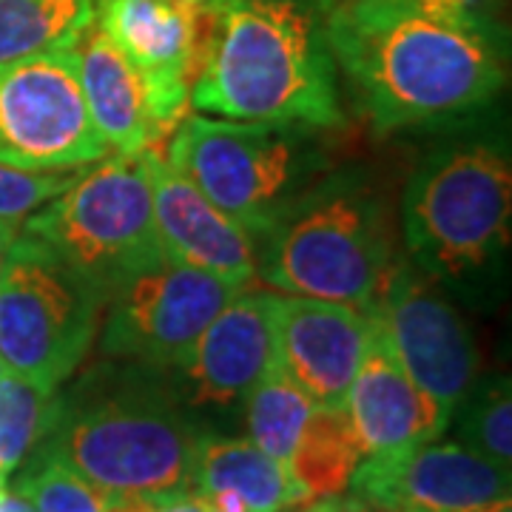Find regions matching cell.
Instances as JSON below:
<instances>
[{"mask_svg": "<svg viewBox=\"0 0 512 512\" xmlns=\"http://www.w3.org/2000/svg\"><path fill=\"white\" fill-rule=\"evenodd\" d=\"M325 40L379 134L476 111L504 86L493 37L427 0H336Z\"/></svg>", "mask_w": 512, "mask_h": 512, "instance_id": "1", "label": "cell"}, {"mask_svg": "<svg viewBox=\"0 0 512 512\" xmlns=\"http://www.w3.org/2000/svg\"><path fill=\"white\" fill-rule=\"evenodd\" d=\"M308 0H205L191 106L251 123L342 126L336 60Z\"/></svg>", "mask_w": 512, "mask_h": 512, "instance_id": "2", "label": "cell"}, {"mask_svg": "<svg viewBox=\"0 0 512 512\" xmlns=\"http://www.w3.org/2000/svg\"><path fill=\"white\" fill-rule=\"evenodd\" d=\"M202 427L154 367H100L57 390L40 453L60 458L117 501L188 493Z\"/></svg>", "mask_w": 512, "mask_h": 512, "instance_id": "3", "label": "cell"}, {"mask_svg": "<svg viewBox=\"0 0 512 512\" xmlns=\"http://www.w3.org/2000/svg\"><path fill=\"white\" fill-rule=\"evenodd\" d=\"M390 225L362 180L313 183L262 237L256 276L274 291L370 308L393 271Z\"/></svg>", "mask_w": 512, "mask_h": 512, "instance_id": "4", "label": "cell"}, {"mask_svg": "<svg viewBox=\"0 0 512 512\" xmlns=\"http://www.w3.org/2000/svg\"><path fill=\"white\" fill-rule=\"evenodd\" d=\"M316 131L322 128L191 114L168 137L165 163L262 239L325 168Z\"/></svg>", "mask_w": 512, "mask_h": 512, "instance_id": "5", "label": "cell"}, {"mask_svg": "<svg viewBox=\"0 0 512 512\" xmlns=\"http://www.w3.org/2000/svg\"><path fill=\"white\" fill-rule=\"evenodd\" d=\"M510 220L512 168L495 146L436 151L404 191V239L427 276L458 279L487 268L507 251Z\"/></svg>", "mask_w": 512, "mask_h": 512, "instance_id": "6", "label": "cell"}, {"mask_svg": "<svg viewBox=\"0 0 512 512\" xmlns=\"http://www.w3.org/2000/svg\"><path fill=\"white\" fill-rule=\"evenodd\" d=\"M160 151L109 154L66 191L23 220V231L46 242L72 268L111 293L128 276L165 262L154 222L151 157Z\"/></svg>", "mask_w": 512, "mask_h": 512, "instance_id": "7", "label": "cell"}, {"mask_svg": "<svg viewBox=\"0 0 512 512\" xmlns=\"http://www.w3.org/2000/svg\"><path fill=\"white\" fill-rule=\"evenodd\" d=\"M109 293L20 228L0 279V362L60 390L89 356Z\"/></svg>", "mask_w": 512, "mask_h": 512, "instance_id": "8", "label": "cell"}, {"mask_svg": "<svg viewBox=\"0 0 512 512\" xmlns=\"http://www.w3.org/2000/svg\"><path fill=\"white\" fill-rule=\"evenodd\" d=\"M109 154L83 97L77 49L0 66V163L74 171Z\"/></svg>", "mask_w": 512, "mask_h": 512, "instance_id": "9", "label": "cell"}, {"mask_svg": "<svg viewBox=\"0 0 512 512\" xmlns=\"http://www.w3.org/2000/svg\"><path fill=\"white\" fill-rule=\"evenodd\" d=\"M239 291L220 276L165 259L109 293L100 353L114 362L174 370Z\"/></svg>", "mask_w": 512, "mask_h": 512, "instance_id": "10", "label": "cell"}, {"mask_svg": "<svg viewBox=\"0 0 512 512\" xmlns=\"http://www.w3.org/2000/svg\"><path fill=\"white\" fill-rule=\"evenodd\" d=\"M402 367L450 416L478 382L476 336L424 271L396 262L379 299L370 305Z\"/></svg>", "mask_w": 512, "mask_h": 512, "instance_id": "11", "label": "cell"}, {"mask_svg": "<svg viewBox=\"0 0 512 512\" xmlns=\"http://www.w3.org/2000/svg\"><path fill=\"white\" fill-rule=\"evenodd\" d=\"M350 495L399 512H464L510 495V467L461 441H419L370 453L350 478Z\"/></svg>", "mask_w": 512, "mask_h": 512, "instance_id": "12", "label": "cell"}, {"mask_svg": "<svg viewBox=\"0 0 512 512\" xmlns=\"http://www.w3.org/2000/svg\"><path fill=\"white\" fill-rule=\"evenodd\" d=\"M94 26L140 69L148 111L165 143L191 106L200 6L180 0H97Z\"/></svg>", "mask_w": 512, "mask_h": 512, "instance_id": "13", "label": "cell"}, {"mask_svg": "<svg viewBox=\"0 0 512 512\" xmlns=\"http://www.w3.org/2000/svg\"><path fill=\"white\" fill-rule=\"evenodd\" d=\"M274 291H242L202 330L177 373V393L197 407H234L276 362Z\"/></svg>", "mask_w": 512, "mask_h": 512, "instance_id": "14", "label": "cell"}, {"mask_svg": "<svg viewBox=\"0 0 512 512\" xmlns=\"http://www.w3.org/2000/svg\"><path fill=\"white\" fill-rule=\"evenodd\" d=\"M370 316L362 308L288 296L276 299V367L316 407H339L365 356Z\"/></svg>", "mask_w": 512, "mask_h": 512, "instance_id": "15", "label": "cell"}, {"mask_svg": "<svg viewBox=\"0 0 512 512\" xmlns=\"http://www.w3.org/2000/svg\"><path fill=\"white\" fill-rule=\"evenodd\" d=\"M365 311L370 316L365 356L345 399L365 456L439 439L453 416L410 379L384 333L379 313L373 308Z\"/></svg>", "mask_w": 512, "mask_h": 512, "instance_id": "16", "label": "cell"}, {"mask_svg": "<svg viewBox=\"0 0 512 512\" xmlns=\"http://www.w3.org/2000/svg\"><path fill=\"white\" fill-rule=\"evenodd\" d=\"M151 197L157 234L168 259L248 288L256 276V239L239 222L222 214L160 154L151 157Z\"/></svg>", "mask_w": 512, "mask_h": 512, "instance_id": "17", "label": "cell"}, {"mask_svg": "<svg viewBox=\"0 0 512 512\" xmlns=\"http://www.w3.org/2000/svg\"><path fill=\"white\" fill-rule=\"evenodd\" d=\"M77 57L86 106L111 154L160 151L140 69L94 23L77 43Z\"/></svg>", "mask_w": 512, "mask_h": 512, "instance_id": "18", "label": "cell"}, {"mask_svg": "<svg viewBox=\"0 0 512 512\" xmlns=\"http://www.w3.org/2000/svg\"><path fill=\"white\" fill-rule=\"evenodd\" d=\"M191 490L202 495L237 493L248 512H285L305 504L291 473L254 441L205 430L197 444Z\"/></svg>", "mask_w": 512, "mask_h": 512, "instance_id": "19", "label": "cell"}, {"mask_svg": "<svg viewBox=\"0 0 512 512\" xmlns=\"http://www.w3.org/2000/svg\"><path fill=\"white\" fill-rule=\"evenodd\" d=\"M362 458L365 447L353 430L348 407H313L293 447L288 473L302 493V501L308 504L313 498L348 493L350 478Z\"/></svg>", "mask_w": 512, "mask_h": 512, "instance_id": "20", "label": "cell"}, {"mask_svg": "<svg viewBox=\"0 0 512 512\" xmlns=\"http://www.w3.org/2000/svg\"><path fill=\"white\" fill-rule=\"evenodd\" d=\"M97 0H0V66L77 49Z\"/></svg>", "mask_w": 512, "mask_h": 512, "instance_id": "21", "label": "cell"}, {"mask_svg": "<svg viewBox=\"0 0 512 512\" xmlns=\"http://www.w3.org/2000/svg\"><path fill=\"white\" fill-rule=\"evenodd\" d=\"M242 404L248 439L288 470L299 433L316 407L311 396L291 382L274 362L271 370L254 384V390L242 399Z\"/></svg>", "mask_w": 512, "mask_h": 512, "instance_id": "22", "label": "cell"}, {"mask_svg": "<svg viewBox=\"0 0 512 512\" xmlns=\"http://www.w3.org/2000/svg\"><path fill=\"white\" fill-rule=\"evenodd\" d=\"M57 413V390H46L20 379L15 373H0V476L9 478L37 444L49 436Z\"/></svg>", "mask_w": 512, "mask_h": 512, "instance_id": "23", "label": "cell"}, {"mask_svg": "<svg viewBox=\"0 0 512 512\" xmlns=\"http://www.w3.org/2000/svg\"><path fill=\"white\" fill-rule=\"evenodd\" d=\"M458 441L498 467L512 464V390L510 376H493L473 384L453 410Z\"/></svg>", "mask_w": 512, "mask_h": 512, "instance_id": "24", "label": "cell"}, {"mask_svg": "<svg viewBox=\"0 0 512 512\" xmlns=\"http://www.w3.org/2000/svg\"><path fill=\"white\" fill-rule=\"evenodd\" d=\"M20 467L23 473L12 490L23 495L35 512H114L117 498L94 487L60 458L35 450Z\"/></svg>", "mask_w": 512, "mask_h": 512, "instance_id": "25", "label": "cell"}, {"mask_svg": "<svg viewBox=\"0 0 512 512\" xmlns=\"http://www.w3.org/2000/svg\"><path fill=\"white\" fill-rule=\"evenodd\" d=\"M83 174L74 171H23L15 165L0 163V220L23 222L35 214L43 202L57 197Z\"/></svg>", "mask_w": 512, "mask_h": 512, "instance_id": "26", "label": "cell"}, {"mask_svg": "<svg viewBox=\"0 0 512 512\" xmlns=\"http://www.w3.org/2000/svg\"><path fill=\"white\" fill-rule=\"evenodd\" d=\"M137 512H217L214 510V501L208 495L194 493H177L168 495V498H148L137 504Z\"/></svg>", "mask_w": 512, "mask_h": 512, "instance_id": "27", "label": "cell"}, {"mask_svg": "<svg viewBox=\"0 0 512 512\" xmlns=\"http://www.w3.org/2000/svg\"><path fill=\"white\" fill-rule=\"evenodd\" d=\"M20 234V222L0 220V279H3V271H6V262H9V254H12V245Z\"/></svg>", "mask_w": 512, "mask_h": 512, "instance_id": "28", "label": "cell"}, {"mask_svg": "<svg viewBox=\"0 0 512 512\" xmlns=\"http://www.w3.org/2000/svg\"><path fill=\"white\" fill-rule=\"evenodd\" d=\"M299 512H348V498L336 495V498H313Z\"/></svg>", "mask_w": 512, "mask_h": 512, "instance_id": "29", "label": "cell"}, {"mask_svg": "<svg viewBox=\"0 0 512 512\" xmlns=\"http://www.w3.org/2000/svg\"><path fill=\"white\" fill-rule=\"evenodd\" d=\"M348 512H399V510H390V507H382V504H373V501H365V498L348 495Z\"/></svg>", "mask_w": 512, "mask_h": 512, "instance_id": "30", "label": "cell"}, {"mask_svg": "<svg viewBox=\"0 0 512 512\" xmlns=\"http://www.w3.org/2000/svg\"><path fill=\"white\" fill-rule=\"evenodd\" d=\"M433 6H441V9H456V12H470L476 6L478 0H427Z\"/></svg>", "mask_w": 512, "mask_h": 512, "instance_id": "31", "label": "cell"}, {"mask_svg": "<svg viewBox=\"0 0 512 512\" xmlns=\"http://www.w3.org/2000/svg\"><path fill=\"white\" fill-rule=\"evenodd\" d=\"M464 512H512V501L510 495H507V498H498V501H490V504H481V507H473V510Z\"/></svg>", "mask_w": 512, "mask_h": 512, "instance_id": "32", "label": "cell"}, {"mask_svg": "<svg viewBox=\"0 0 512 512\" xmlns=\"http://www.w3.org/2000/svg\"><path fill=\"white\" fill-rule=\"evenodd\" d=\"M143 498H126V501H117L114 504V512H137V504H140Z\"/></svg>", "mask_w": 512, "mask_h": 512, "instance_id": "33", "label": "cell"}, {"mask_svg": "<svg viewBox=\"0 0 512 512\" xmlns=\"http://www.w3.org/2000/svg\"><path fill=\"white\" fill-rule=\"evenodd\" d=\"M308 3H311V6L316 9V12H319V15H325V12H328V9L333 6V3H336V0H308Z\"/></svg>", "mask_w": 512, "mask_h": 512, "instance_id": "34", "label": "cell"}, {"mask_svg": "<svg viewBox=\"0 0 512 512\" xmlns=\"http://www.w3.org/2000/svg\"><path fill=\"white\" fill-rule=\"evenodd\" d=\"M180 3H188V6H202L205 0H180Z\"/></svg>", "mask_w": 512, "mask_h": 512, "instance_id": "35", "label": "cell"}, {"mask_svg": "<svg viewBox=\"0 0 512 512\" xmlns=\"http://www.w3.org/2000/svg\"><path fill=\"white\" fill-rule=\"evenodd\" d=\"M3 370H6V367H3V362H0V373H3Z\"/></svg>", "mask_w": 512, "mask_h": 512, "instance_id": "36", "label": "cell"}]
</instances>
